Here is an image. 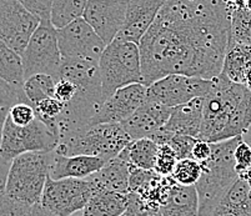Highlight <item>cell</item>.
I'll list each match as a JSON object with an SVG mask.
<instances>
[{
    "mask_svg": "<svg viewBox=\"0 0 251 216\" xmlns=\"http://www.w3.org/2000/svg\"><path fill=\"white\" fill-rule=\"evenodd\" d=\"M231 15L224 0H168L139 43L144 85L170 74L218 78L231 35Z\"/></svg>",
    "mask_w": 251,
    "mask_h": 216,
    "instance_id": "6da1fadb",
    "label": "cell"
},
{
    "mask_svg": "<svg viewBox=\"0 0 251 216\" xmlns=\"http://www.w3.org/2000/svg\"><path fill=\"white\" fill-rule=\"evenodd\" d=\"M251 125V90L221 72L204 96L199 138L210 143L243 136Z\"/></svg>",
    "mask_w": 251,
    "mask_h": 216,
    "instance_id": "7a4b0ae2",
    "label": "cell"
},
{
    "mask_svg": "<svg viewBox=\"0 0 251 216\" xmlns=\"http://www.w3.org/2000/svg\"><path fill=\"white\" fill-rule=\"evenodd\" d=\"M243 136L211 143L213 152L209 160L202 161V174L196 183L199 195L200 216H211L224 195L239 179L235 170V149Z\"/></svg>",
    "mask_w": 251,
    "mask_h": 216,
    "instance_id": "3957f363",
    "label": "cell"
},
{
    "mask_svg": "<svg viewBox=\"0 0 251 216\" xmlns=\"http://www.w3.org/2000/svg\"><path fill=\"white\" fill-rule=\"evenodd\" d=\"M131 140L123 124H98L63 136L55 151L65 156H97L108 163Z\"/></svg>",
    "mask_w": 251,
    "mask_h": 216,
    "instance_id": "277c9868",
    "label": "cell"
},
{
    "mask_svg": "<svg viewBox=\"0 0 251 216\" xmlns=\"http://www.w3.org/2000/svg\"><path fill=\"white\" fill-rule=\"evenodd\" d=\"M104 101L118 89L143 83L139 44L116 38L106 45L99 60Z\"/></svg>",
    "mask_w": 251,
    "mask_h": 216,
    "instance_id": "5b68a950",
    "label": "cell"
},
{
    "mask_svg": "<svg viewBox=\"0 0 251 216\" xmlns=\"http://www.w3.org/2000/svg\"><path fill=\"white\" fill-rule=\"evenodd\" d=\"M52 155L54 151H33L11 160L6 194L29 205L39 204L50 175Z\"/></svg>",
    "mask_w": 251,
    "mask_h": 216,
    "instance_id": "8992f818",
    "label": "cell"
},
{
    "mask_svg": "<svg viewBox=\"0 0 251 216\" xmlns=\"http://www.w3.org/2000/svg\"><path fill=\"white\" fill-rule=\"evenodd\" d=\"M59 142L60 135L38 117L25 126L15 125L8 118L0 145V158L11 161L25 152L54 151Z\"/></svg>",
    "mask_w": 251,
    "mask_h": 216,
    "instance_id": "52a82bcc",
    "label": "cell"
},
{
    "mask_svg": "<svg viewBox=\"0 0 251 216\" xmlns=\"http://www.w3.org/2000/svg\"><path fill=\"white\" fill-rule=\"evenodd\" d=\"M25 80L33 75H50L58 80L63 56L58 40V29L51 22H40L22 53Z\"/></svg>",
    "mask_w": 251,
    "mask_h": 216,
    "instance_id": "ba28073f",
    "label": "cell"
},
{
    "mask_svg": "<svg viewBox=\"0 0 251 216\" xmlns=\"http://www.w3.org/2000/svg\"><path fill=\"white\" fill-rule=\"evenodd\" d=\"M95 186L89 179H51L49 175L40 204L58 216H70L84 210Z\"/></svg>",
    "mask_w": 251,
    "mask_h": 216,
    "instance_id": "9c48e42d",
    "label": "cell"
},
{
    "mask_svg": "<svg viewBox=\"0 0 251 216\" xmlns=\"http://www.w3.org/2000/svg\"><path fill=\"white\" fill-rule=\"evenodd\" d=\"M213 80L188 76L184 74H170L147 86V100L175 108L189 103L195 97H204L211 90Z\"/></svg>",
    "mask_w": 251,
    "mask_h": 216,
    "instance_id": "30bf717a",
    "label": "cell"
},
{
    "mask_svg": "<svg viewBox=\"0 0 251 216\" xmlns=\"http://www.w3.org/2000/svg\"><path fill=\"white\" fill-rule=\"evenodd\" d=\"M58 40L63 59H85L99 63L106 48V43L84 18H79L67 26L58 29Z\"/></svg>",
    "mask_w": 251,
    "mask_h": 216,
    "instance_id": "8fae6325",
    "label": "cell"
},
{
    "mask_svg": "<svg viewBox=\"0 0 251 216\" xmlns=\"http://www.w3.org/2000/svg\"><path fill=\"white\" fill-rule=\"evenodd\" d=\"M40 20L19 0H0V40L19 54L24 51Z\"/></svg>",
    "mask_w": 251,
    "mask_h": 216,
    "instance_id": "7c38bea8",
    "label": "cell"
},
{
    "mask_svg": "<svg viewBox=\"0 0 251 216\" xmlns=\"http://www.w3.org/2000/svg\"><path fill=\"white\" fill-rule=\"evenodd\" d=\"M126 9L127 0H89L83 18L108 45L122 31Z\"/></svg>",
    "mask_w": 251,
    "mask_h": 216,
    "instance_id": "4fadbf2b",
    "label": "cell"
},
{
    "mask_svg": "<svg viewBox=\"0 0 251 216\" xmlns=\"http://www.w3.org/2000/svg\"><path fill=\"white\" fill-rule=\"evenodd\" d=\"M145 97L147 86L143 83L118 89L102 103L98 113L90 120L89 126L98 124H123L138 110L139 106L145 101Z\"/></svg>",
    "mask_w": 251,
    "mask_h": 216,
    "instance_id": "5bb4252c",
    "label": "cell"
},
{
    "mask_svg": "<svg viewBox=\"0 0 251 216\" xmlns=\"http://www.w3.org/2000/svg\"><path fill=\"white\" fill-rule=\"evenodd\" d=\"M168 0H127L125 24L118 38L139 44Z\"/></svg>",
    "mask_w": 251,
    "mask_h": 216,
    "instance_id": "9a60e30c",
    "label": "cell"
},
{
    "mask_svg": "<svg viewBox=\"0 0 251 216\" xmlns=\"http://www.w3.org/2000/svg\"><path fill=\"white\" fill-rule=\"evenodd\" d=\"M173 108L156 101L147 100L127 120L123 122L126 133L133 140L150 138L157 130L164 128L171 115Z\"/></svg>",
    "mask_w": 251,
    "mask_h": 216,
    "instance_id": "2e32d148",
    "label": "cell"
},
{
    "mask_svg": "<svg viewBox=\"0 0 251 216\" xmlns=\"http://www.w3.org/2000/svg\"><path fill=\"white\" fill-rule=\"evenodd\" d=\"M105 161L97 156L74 155L65 156L58 154L54 150L51 167H50V177L51 179H86L90 175L99 171L105 165Z\"/></svg>",
    "mask_w": 251,
    "mask_h": 216,
    "instance_id": "e0dca14e",
    "label": "cell"
},
{
    "mask_svg": "<svg viewBox=\"0 0 251 216\" xmlns=\"http://www.w3.org/2000/svg\"><path fill=\"white\" fill-rule=\"evenodd\" d=\"M202 110L204 97H195L189 103L175 106L163 129L173 134L199 138L202 124Z\"/></svg>",
    "mask_w": 251,
    "mask_h": 216,
    "instance_id": "ac0fdd59",
    "label": "cell"
},
{
    "mask_svg": "<svg viewBox=\"0 0 251 216\" xmlns=\"http://www.w3.org/2000/svg\"><path fill=\"white\" fill-rule=\"evenodd\" d=\"M130 169L131 165L124 154L120 152L116 158L105 164L99 171L90 175L86 179L94 184L95 188L106 189L120 194H127L130 184Z\"/></svg>",
    "mask_w": 251,
    "mask_h": 216,
    "instance_id": "d6986e66",
    "label": "cell"
},
{
    "mask_svg": "<svg viewBox=\"0 0 251 216\" xmlns=\"http://www.w3.org/2000/svg\"><path fill=\"white\" fill-rule=\"evenodd\" d=\"M160 216H200L196 186L175 183L166 201L161 205Z\"/></svg>",
    "mask_w": 251,
    "mask_h": 216,
    "instance_id": "ffe728a7",
    "label": "cell"
},
{
    "mask_svg": "<svg viewBox=\"0 0 251 216\" xmlns=\"http://www.w3.org/2000/svg\"><path fill=\"white\" fill-rule=\"evenodd\" d=\"M127 208V194L95 188L84 208L85 216H122Z\"/></svg>",
    "mask_w": 251,
    "mask_h": 216,
    "instance_id": "44dd1931",
    "label": "cell"
},
{
    "mask_svg": "<svg viewBox=\"0 0 251 216\" xmlns=\"http://www.w3.org/2000/svg\"><path fill=\"white\" fill-rule=\"evenodd\" d=\"M211 216H251V189L237 179L224 195Z\"/></svg>",
    "mask_w": 251,
    "mask_h": 216,
    "instance_id": "7402d4cb",
    "label": "cell"
},
{
    "mask_svg": "<svg viewBox=\"0 0 251 216\" xmlns=\"http://www.w3.org/2000/svg\"><path fill=\"white\" fill-rule=\"evenodd\" d=\"M250 61L251 45L230 39L221 72L234 83L243 84L244 74Z\"/></svg>",
    "mask_w": 251,
    "mask_h": 216,
    "instance_id": "603a6c76",
    "label": "cell"
},
{
    "mask_svg": "<svg viewBox=\"0 0 251 216\" xmlns=\"http://www.w3.org/2000/svg\"><path fill=\"white\" fill-rule=\"evenodd\" d=\"M157 150L159 145L154 140L150 138H143L131 140L122 154H124L131 167L144 170H154Z\"/></svg>",
    "mask_w": 251,
    "mask_h": 216,
    "instance_id": "cb8c5ba5",
    "label": "cell"
},
{
    "mask_svg": "<svg viewBox=\"0 0 251 216\" xmlns=\"http://www.w3.org/2000/svg\"><path fill=\"white\" fill-rule=\"evenodd\" d=\"M0 78L17 88H23L25 72L22 54L0 40Z\"/></svg>",
    "mask_w": 251,
    "mask_h": 216,
    "instance_id": "d4e9b609",
    "label": "cell"
},
{
    "mask_svg": "<svg viewBox=\"0 0 251 216\" xmlns=\"http://www.w3.org/2000/svg\"><path fill=\"white\" fill-rule=\"evenodd\" d=\"M89 0H54L50 22L56 29H61L74 20L83 18Z\"/></svg>",
    "mask_w": 251,
    "mask_h": 216,
    "instance_id": "484cf974",
    "label": "cell"
},
{
    "mask_svg": "<svg viewBox=\"0 0 251 216\" xmlns=\"http://www.w3.org/2000/svg\"><path fill=\"white\" fill-rule=\"evenodd\" d=\"M55 78L50 75L36 74L28 78L24 83V93L28 97L29 103L35 105L38 101L48 96H54L55 92Z\"/></svg>",
    "mask_w": 251,
    "mask_h": 216,
    "instance_id": "4316f807",
    "label": "cell"
},
{
    "mask_svg": "<svg viewBox=\"0 0 251 216\" xmlns=\"http://www.w3.org/2000/svg\"><path fill=\"white\" fill-rule=\"evenodd\" d=\"M33 108L35 109L36 117L42 121H44L52 131H55L60 135L58 119L64 111V104L61 103L60 100L54 96H48L38 101L35 105H33Z\"/></svg>",
    "mask_w": 251,
    "mask_h": 216,
    "instance_id": "83f0119b",
    "label": "cell"
},
{
    "mask_svg": "<svg viewBox=\"0 0 251 216\" xmlns=\"http://www.w3.org/2000/svg\"><path fill=\"white\" fill-rule=\"evenodd\" d=\"M202 174L201 163L194 160L193 158L180 159L177 161L174 171L171 174V177L174 179L175 183L185 186L196 185L200 180Z\"/></svg>",
    "mask_w": 251,
    "mask_h": 216,
    "instance_id": "f1b7e54d",
    "label": "cell"
},
{
    "mask_svg": "<svg viewBox=\"0 0 251 216\" xmlns=\"http://www.w3.org/2000/svg\"><path fill=\"white\" fill-rule=\"evenodd\" d=\"M230 39L251 45V14L245 6L232 10Z\"/></svg>",
    "mask_w": 251,
    "mask_h": 216,
    "instance_id": "f546056e",
    "label": "cell"
},
{
    "mask_svg": "<svg viewBox=\"0 0 251 216\" xmlns=\"http://www.w3.org/2000/svg\"><path fill=\"white\" fill-rule=\"evenodd\" d=\"M177 161H179V158L175 150L169 144H161L159 145V150H157L154 170L161 176H171Z\"/></svg>",
    "mask_w": 251,
    "mask_h": 216,
    "instance_id": "4dcf8cb0",
    "label": "cell"
},
{
    "mask_svg": "<svg viewBox=\"0 0 251 216\" xmlns=\"http://www.w3.org/2000/svg\"><path fill=\"white\" fill-rule=\"evenodd\" d=\"M18 103H29L24 88H17L0 78V108H11Z\"/></svg>",
    "mask_w": 251,
    "mask_h": 216,
    "instance_id": "1f68e13d",
    "label": "cell"
},
{
    "mask_svg": "<svg viewBox=\"0 0 251 216\" xmlns=\"http://www.w3.org/2000/svg\"><path fill=\"white\" fill-rule=\"evenodd\" d=\"M33 205L9 196L4 192L0 196V215L1 216H29Z\"/></svg>",
    "mask_w": 251,
    "mask_h": 216,
    "instance_id": "d6a6232c",
    "label": "cell"
},
{
    "mask_svg": "<svg viewBox=\"0 0 251 216\" xmlns=\"http://www.w3.org/2000/svg\"><path fill=\"white\" fill-rule=\"evenodd\" d=\"M8 118L19 126L29 125L36 118L35 109L29 103H18L9 109Z\"/></svg>",
    "mask_w": 251,
    "mask_h": 216,
    "instance_id": "836d02e7",
    "label": "cell"
},
{
    "mask_svg": "<svg viewBox=\"0 0 251 216\" xmlns=\"http://www.w3.org/2000/svg\"><path fill=\"white\" fill-rule=\"evenodd\" d=\"M19 1L40 22H50L54 0H19Z\"/></svg>",
    "mask_w": 251,
    "mask_h": 216,
    "instance_id": "e575fe53",
    "label": "cell"
},
{
    "mask_svg": "<svg viewBox=\"0 0 251 216\" xmlns=\"http://www.w3.org/2000/svg\"><path fill=\"white\" fill-rule=\"evenodd\" d=\"M196 140H198V138H194V136L174 134L168 144L175 150L180 160V159L191 158V151H193L194 144H195Z\"/></svg>",
    "mask_w": 251,
    "mask_h": 216,
    "instance_id": "d590c367",
    "label": "cell"
},
{
    "mask_svg": "<svg viewBox=\"0 0 251 216\" xmlns=\"http://www.w3.org/2000/svg\"><path fill=\"white\" fill-rule=\"evenodd\" d=\"M235 170L237 176L251 169V145L241 139L235 149Z\"/></svg>",
    "mask_w": 251,
    "mask_h": 216,
    "instance_id": "8d00e7d4",
    "label": "cell"
},
{
    "mask_svg": "<svg viewBox=\"0 0 251 216\" xmlns=\"http://www.w3.org/2000/svg\"><path fill=\"white\" fill-rule=\"evenodd\" d=\"M76 94H77V88L73 81L64 78H60L56 80L54 97L60 100L61 103L63 104L70 103Z\"/></svg>",
    "mask_w": 251,
    "mask_h": 216,
    "instance_id": "74e56055",
    "label": "cell"
},
{
    "mask_svg": "<svg viewBox=\"0 0 251 216\" xmlns=\"http://www.w3.org/2000/svg\"><path fill=\"white\" fill-rule=\"evenodd\" d=\"M211 152H213V145L211 143L206 142V140H202V139H198L194 144L193 151H191V158L194 160H198L200 163L202 161L209 160L210 156H211Z\"/></svg>",
    "mask_w": 251,
    "mask_h": 216,
    "instance_id": "f35d334b",
    "label": "cell"
},
{
    "mask_svg": "<svg viewBox=\"0 0 251 216\" xmlns=\"http://www.w3.org/2000/svg\"><path fill=\"white\" fill-rule=\"evenodd\" d=\"M10 164L11 161H6L3 158H0V196L5 192L6 181H8L9 170H10Z\"/></svg>",
    "mask_w": 251,
    "mask_h": 216,
    "instance_id": "ab89813d",
    "label": "cell"
},
{
    "mask_svg": "<svg viewBox=\"0 0 251 216\" xmlns=\"http://www.w3.org/2000/svg\"><path fill=\"white\" fill-rule=\"evenodd\" d=\"M29 216H58V215H55V214L51 213L50 210L45 209L44 206L39 202V204L33 205V208H31V211H30V215Z\"/></svg>",
    "mask_w": 251,
    "mask_h": 216,
    "instance_id": "60d3db41",
    "label": "cell"
},
{
    "mask_svg": "<svg viewBox=\"0 0 251 216\" xmlns=\"http://www.w3.org/2000/svg\"><path fill=\"white\" fill-rule=\"evenodd\" d=\"M9 109L10 108H0V145H1V140H3L4 126H5L6 119H8Z\"/></svg>",
    "mask_w": 251,
    "mask_h": 216,
    "instance_id": "b9f144b4",
    "label": "cell"
},
{
    "mask_svg": "<svg viewBox=\"0 0 251 216\" xmlns=\"http://www.w3.org/2000/svg\"><path fill=\"white\" fill-rule=\"evenodd\" d=\"M243 84L245 86H248V88L251 90V61H250V64L248 65V68H246L245 74H244Z\"/></svg>",
    "mask_w": 251,
    "mask_h": 216,
    "instance_id": "7bdbcfd3",
    "label": "cell"
},
{
    "mask_svg": "<svg viewBox=\"0 0 251 216\" xmlns=\"http://www.w3.org/2000/svg\"><path fill=\"white\" fill-rule=\"evenodd\" d=\"M243 139H244V140H245L246 143H248V144L251 145V125H250V128H249L248 130H246L245 133H244Z\"/></svg>",
    "mask_w": 251,
    "mask_h": 216,
    "instance_id": "ee69618b",
    "label": "cell"
},
{
    "mask_svg": "<svg viewBox=\"0 0 251 216\" xmlns=\"http://www.w3.org/2000/svg\"><path fill=\"white\" fill-rule=\"evenodd\" d=\"M70 216H85V215H84L83 210H81V211H77V213L73 214V215H70Z\"/></svg>",
    "mask_w": 251,
    "mask_h": 216,
    "instance_id": "f6af8a7d",
    "label": "cell"
},
{
    "mask_svg": "<svg viewBox=\"0 0 251 216\" xmlns=\"http://www.w3.org/2000/svg\"><path fill=\"white\" fill-rule=\"evenodd\" d=\"M249 11H250V14H251V10H249Z\"/></svg>",
    "mask_w": 251,
    "mask_h": 216,
    "instance_id": "bcb514c9",
    "label": "cell"
},
{
    "mask_svg": "<svg viewBox=\"0 0 251 216\" xmlns=\"http://www.w3.org/2000/svg\"><path fill=\"white\" fill-rule=\"evenodd\" d=\"M122 216H125V215H122Z\"/></svg>",
    "mask_w": 251,
    "mask_h": 216,
    "instance_id": "7dc6e473",
    "label": "cell"
},
{
    "mask_svg": "<svg viewBox=\"0 0 251 216\" xmlns=\"http://www.w3.org/2000/svg\"><path fill=\"white\" fill-rule=\"evenodd\" d=\"M0 216H1V215H0Z\"/></svg>",
    "mask_w": 251,
    "mask_h": 216,
    "instance_id": "c3c4849f",
    "label": "cell"
}]
</instances>
